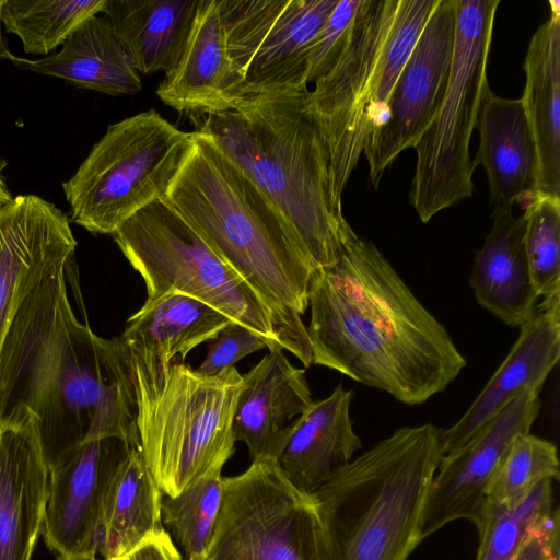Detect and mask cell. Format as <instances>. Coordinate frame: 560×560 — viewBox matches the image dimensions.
I'll return each instance as SVG.
<instances>
[{
	"instance_id": "28",
	"label": "cell",
	"mask_w": 560,
	"mask_h": 560,
	"mask_svg": "<svg viewBox=\"0 0 560 560\" xmlns=\"http://www.w3.org/2000/svg\"><path fill=\"white\" fill-rule=\"evenodd\" d=\"M163 493L148 470L139 447H129L112 470L100 512L97 553L121 558L163 529Z\"/></svg>"
},
{
	"instance_id": "22",
	"label": "cell",
	"mask_w": 560,
	"mask_h": 560,
	"mask_svg": "<svg viewBox=\"0 0 560 560\" xmlns=\"http://www.w3.org/2000/svg\"><path fill=\"white\" fill-rule=\"evenodd\" d=\"M352 399L353 392L338 384L328 397L312 401L291 424L278 462L300 490L314 492L362 447L350 416Z\"/></svg>"
},
{
	"instance_id": "10",
	"label": "cell",
	"mask_w": 560,
	"mask_h": 560,
	"mask_svg": "<svg viewBox=\"0 0 560 560\" xmlns=\"http://www.w3.org/2000/svg\"><path fill=\"white\" fill-rule=\"evenodd\" d=\"M147 288L145 304L170 291L207 303L281 348L275 319L258 294L166 200L156 199L113 234Z\"/></svg>"
},
{
	"instance_id": "5",
	"label": "cell",
	"mask_w": 560,
	"mask_h": 560,
	"mask_svg": "<svg viewBox=\"0 0 560 560\" xmlns=\"http://www.w3.org/2000/svg\"><path fill=\"white\" fill-rule=\"evenodd\" d=\"M442 456L440 428L404 427L326 479L312 493L328 560H408Z\"/></svg>"
},
{
	"instance_id": "25",
	"label": "cell",
	"mask_w": 560,
	"mask_h": 560,
	"mask_svg": "<svg viewBox=\"0 0 560 560\" xmlns=\"http://www.w3.org/2000/svg\"><path fill=\"white\" fill-rule=\"evenodd\" d=\"M10 61L19 68L113 96L135 95L142 88L112 24L100 14L83 22L58 52L36 60L13 55Z\"/></svg>"
},
{
	"instance_id": "35",
	"label": "cell",
	"mask_w": 560,
	"mask_h": 560,
	"mask_svg": "<svg viewBox=\"0 0 560 560\" xmlns=\"http://www.w3.org/2000/svg\"><path fill=\"white\" fill-rule=\"evenodd\" d=\"M208 342L207 355L196 369L199 373L208 376L220 374L257 350L270 348L264 337L236 322H231Z\"/></svg>"
},
{
	"instance_id": "39",
	"label": "cell",
	"mask_w": 560,
	"mask_h": 560,
	"mask_svg": "<svg viewBox=\"0 0 560 560\" xmlns=\"http://www.w3.org/2000/svg\"><path fill=\"white\" fill-rule=\"evenodd\" d=\"M1 168H2V166H0V211L3 208H5L13 199V197L11 196V192L7 188L5 182L2 177Z\"/></svg>"
},
{
	"instance_id": "33",
	"label": "cell",
	"mask_w": 560,
	"mask_h": 560,
	"mask_svg": "<svg viewBox=\"0 0 560 560\" xmlns=\"http://www.w3.org/2000/svg\"><path fill=\"white\" fill-rule=\"evenodd\" d=\"M523 215L534 289L541 301L560 300V198L536 194Z\"/></svg>"
},
{
	"instance_id": "36",
	"label": "cell",
	"mask_w": 560,
	"mask_h": 560,
	"mask_svg": "<svg viewBox=\"0 0 560 560\" xmlns=\"http://www.w3.org/2000/svg\"><path fill=\"white\" fill-rule=\"evenodd\" d=\"M559 510L542 518L532 530L514 560H559Z\"/></svg>"
},
{
	"instance_id": "3",
	"label": "cell",
	"mask_w": 560,
	"mask_h": 560,
	"mask_svg": "<svg viewBox=\"0 0 560 560\" xmlns=\"http://www.w3.org/2000/svg\"><path fill=\"white\" fill-rule=\"evenodd\" d=\"M308 89L191 115L264 191L315 270L335 262L353 229L332 198L329 156L307 107Z\"/></svg>"
},
{
	"instance_id": "38",
	"label": "cell",
	"mask_w": 560,
	"mask_h": 560,
	"mask_svg": "<svg viewBox=\"0 0 560 560\" xmlns=\"http://www.w3.org/2000/svg\"><path fill=\"white\" fill-rule=\"evenodd\" d=\"M2 5L3 0H0V62L2 60H11L13 57V54L9 50L7 43L4 40L3 34H2Z\"/></svg>"
},
{
	"instance_id": "8",
	"label": "cell",
	"mask_w": 560,
	"mask_h": 560,
	"mask_svg": "<svg viewBox=\"0 0 560 560\" xmlns=\"http://www.w3.org/2000/svg\"><path fill=\"white\" fill-rule=\"evenodd\" d=\"M194 147V132L153 109L109 125L62 183L70 220L91 233L112 235L136 212L166 198Z\"/></svg>"
},
{
	"instance_id": "17",
	"label": "cell",
	"mask_w": 560,
	"mask_h": 560,
	"mask_svg": "<svg viewBox=\"0 0 560 560\" xmlns=\"http://www.w3.org/2000/svg\"><path fill=\"white\" fill-rule=\"evenodd\" d=\"M48 480L38 419L25 404H15L0 419V560H31Z\"/></svg>"
},
{
	"instance_id": "21",
	"label": "cell",
	"mask_w": 560,
	"mask_h": 560,
	"mask_svg": "<svg viewBox=\"0 0 560 560\" xmlns=\"http://www.w3.org/2000/svg\"><path fill=\"white\" fill-rule=\"evenodd\" d=\"M231 320L211 305L177 291L143 303L120 336L131 361L154 375L213 339Z\"/></svg>"
},
{
	"instance_id": "7",
	"label": "cell",
	"mask_w": 560,
	"mask_h": 560,
	"mask_svg": "<svg viewBox=\"0 0 560 560\" xmlns=\"http://www.w3.org/2000/svg\"><path fill=\"white\" fill-rule=\"evenodd\" d=\"M77 241L69 218L35 195L0 211V419L11 409L32 335L52 308Z\"/></svg>"
},
{
	"instance_id": "26",
	"label": "cell",
	"mask_w": 560,
	"mask_h": 560,
	"mask_svg": "<svg viewBox=\"0 0 560 560\" xmlns=\"http://www.w3.org/2000/svg\"><path fill=\"white\" fill-rule=\"evenodd\" d=\"M201 0H106L103 14L138 72L172 71Z\"/></svg>"
},
{
	"instance_id": "32",
	"label": "cell",
	"mask_w": 560,
	"mask_h": 560,
	"mask_svg": "<svg viewBox=\"0 0 560 560\" xmlns=\"http://www.w3.org/2000/svg\"><path fill=\"white\" fill-rule=\"evenodd\" d=\"M560 465L557 446L539 436L526 433L517 436L490 482L486 501L513 508L539 483L558 481Z\"/></svg>"
},
{
	"instance_id": "30",
	"label": "cell",
	"mask_w": 560,
	"mask_h": 560,
	"mask_svg": "<svg viewBox=\"0 0 560 560\" xmlns=\"http://www.w3.org/2000/svg\"><path fill=\"white\" fill-rule=\"evenodd\" d=\"M222 498V471L207 475L177 497L163 494L162 525L185 560H206Z\"/></svg>"
},
{
	"instance_id": "34",
	"label": "cell",
	"mask_w": 560,
	"mask_h": 560,
	"mask_svg": "<svg viewBox=\"0 0 560 560\" xmlns=\"http://www.w3.org/2000/svg\"><path fill=\"white\" fill-rule=\"evenodd\" d=\"M361 0H338L311 50L306 84H314L339 57Z\"/></svg>"
},
{
	"instance_id": "23",
	"label": "cell",
	"mask_w": 560,
	"mask_h": 560,
	"mask_svg": "<svg viewBox=\"0 0 560 560\" xmlns=\"http://www.w3.org/2000/svg\"><path fill=\"white\" fill-rule=\"evenodd\" d=\"M524 215L512 208L492 212V226L476 253L469 278L477 303L504 324L520 328L536 312L534 289L524 246Z\"/></svg>"
},
{
	"instance_id": "13",
	"label": "cell",
	"mask_w": 560,
	"mask_h": 560,
	"mask_svg": "<svg viewBox=\"0 0 560 560\" xmlns=\"http://www.w3.org/2000/svg\"><path fill=\"white\" fill-rule=\"evenodd\" d=\"M206 560H328L313 493L277 459L223 477V498Z\"/></svg>"
},
{
	"instance_id": "4",
	"label": "cell",
	"mask_w": 560,
	"mask_h": 560,
	"mask_svg": "<svg viewBox=\"0 0 560 560\" xmlns=\"http://www.w3.org/2000/svg\"><path fill=\"white\" fill-rule=\"evenodd\" d=\"M19 402L38 419L48 464L91 440L114 438L139 447L129 353L120 337H100L78 319L67 283L32 335L12 407Z\"/></svg>"
},
{
	"instance_id": "29",
	"label": "cell",
	"mask_w": 560,
	"mask_h": 560,
	"mask_svg": "<svg viewBox=\"0 0 560 560\" xmlns=\"http://www.w3.org/2000/svg\"><path fill=\"white\" fill-rule=\"evenodd\" d=\"M106 0H3L2 24L28 54L49 55L88 19L103 12Z\"/></svg>"
},
{
	"instance_id": "37",
	"label": "cell",
	"mask_w": 560,
	"mask_h": 560,
	"mask_svg": "<svg viewBox=\"0 0 560 560\" xmlns=\"http://www.w3.org/2000/svg\"><path fill=\"white\" fill-rule=\"evenodd\" d=\"M122 560H185L171 537L162 530L147 537Z\"/></svg>"
},
{
	"instance_id": "31",
	"label": "cell",
	"mask_w": 560,
	"mask_h": 560,
	"mask_svg": "<svg viewBox=\"0 0 560 560\" xmlns=\"http://www.w3.org/2000/svg\"><path fill=\"white\" fill-rule=\"evenodd\" d=\"M556 509L550 480L513 508L485 501L474 523L479 534L475 560H514L534 527Z\"/></svg>"
},
{
	"instance_id": "6",
	"label": "cell",
	"mask_w": 560,
	"mask_h": 560,
	"mask_svg": "<svg viewBox=\"0 0 560 560\" xmlns=\"http://www.w3.org/2000/svg\"><path fill=\"white\" fill-rule=\"evenodd\" d=\"M131 365L139 448L162 493L177 497L222 471L235 451L233 417L243 375L231 366L208 376L184 362L149 375Z\"/></svg>"
},
{
	"instance_id": "24",
	"label": "cell",
	"mask_w": 560,
	"mask_h": 560,
	"mask_svg": "<svg viewBox=\"0 0 560 560\" xmlns=\"http://www.w3.org/2000/svg\"><path fill=\"white\" fill-rule=\"evenodd\" d=\"M533 34L521 97L537 153L535 195L560 198V2Z\"/></svg>"
},
{
	"instance_id": "15",
	"label": "cell",
	"mask_w": 560,
	"mask_h": 560,
	"mask_svg": "<svg viewBox=\"0 0 560 560\" xmlns=\"http://www.w3.org/2000/svg\"><path fill=\"white\" fill-rule=\"evenodd\" d=\"M540 406L539 392L521 393L466 443L442 457L424 505L422 539L451 522L477 521L490 482L515 439L530 432Z\"/></svg>"
},
{
	"instance_id": "2",
	"label": "cell",
	"mask_w": 560,
	"mask_h": 560,
	"mask_svg": "<svg viewBox=\"0 0 560 560\" xmlns=\"http://www.w3.org/2000/svg\"><path fill=\"white\" fill-rule=\"evenodd\" d=\"M166 200L270 311L282 350L306 368L312 350L302 315L315 268L289 224L248 174L205 132Z\"/></svg>"
},
{
	"instance_id": "12",
	"label": "cell",
	"mask_w": 560,
	"mask_h": 560,
	"mask_svg": "<svg viewBox=\"0 0 560 560\" xmlns=\"http://www.w3.org/2000/svg\"><path fill=\"white\" fill-rule=\"evenodd\" d=\"M338 0H218L229 72L226 110L242 102L308 89L313 45Z\"/></svg>"
},
{
	"instance_id": "18",
	"label": "cell",
	"mask_w": 560,
	"mask_h": 560,
	"mask_svg": "<svg viewBox=\"0 0 560 560\" xmlns=\"http://www.w3.org/2000/svg\"><path fill=\"white\" fill-rule=\"evenodd\" d=\"M559 358L560 300L541 301L534 315L520 327L517 340L468 409L454 424L442 430L443 456L466 443L521 393H540Z\"/></svg>"
},
{
	"instance_id": "1",
	"label": "cell",
	"mask_w": 560,
	"mask_h": 560,
	"mask_svg": "<svg viewBox=\"0 0 560 560\" xmlns=\"http://www.w3.org/2000/svg\"><path fill=\"white\" fill-rule=\"evenodd\" d=\"M308 307L313 364L408 406L445 390L466 366L446 328L354 231L338 259L314 271Z\"/></svg>"
},
{
	"instance_id": "20",
	"label": "cell",
	"mask_w": 560,
	"mask_h": 560,
	"mask_svg": "<svg viewBox=\"0 0 560 560\" xmlns=\"http://www.w3.org/2000/svg\"><path fill=\"white\" fill-rule=\"evenodd\" d=\"M476 129L479 145L472 165L486 172L493 210L526 207L535 197L537 153L521 98L501 97L488 88Z\"/></svg>"
},
{
	"instance_id": "9",
	"label": "cell",
	"mask_w": 560,
	"mask_h": 560,
	"mask_svg": "<svg viewBox=\"0 0 560 560\" xmlns=\"http://www.w3.org/2000/svg\"><path fill=\"white\" fill-rule=\"evenodd\" d=\"M499 4L500 0H455V42L445 92L413 147L409 199L423 223L472 195L469 143L489 88L487 66Z\"/></svg>"
},
{
	"instance_id": "19",
	"label": "cell",
	"mask_w": 560,
	"mask_h": 560,
	"mask_svg": "<svg viewBox=\"0 0 560 560\" xmlns=\"http://www.w3.org/2000/svg\"><path fill=\"white\" fill-rule=\"evenodd\" d=\"M303 369L283 350H269L243 375L234 417L235 441L245 443L252 462L279 459L293 421L312 404Z\"/></svg>"
},
{
	"instance_id": "11",
	"label": "cell",
	"mask_w": 560,
	"mask_h": 560,
	"mask_svg": "<svg viewBox=\"0 0 560 560\" xmlns=\"http://www.w3.org/2000/svg\"><path fill=\"white\" fill-rule=\"evenodd\" d=\"M399 0H361L346 44L331 68L306 92L307 107L329 156L334 202L378 126V92Z\"/></svg>"
},
{
	"instance_id": "16",
	"label": "cell",
	"mask_w": 560,
	"mask_h": 560,
	"mask_svg": "<svg viewBox=\"0 0 560 560\" xmlns=\"http://www.w3.org/2000/svg\"><path fill=\"white\" fill-rule=\"evenodd\" d=\"M129 447L114 438L91 440L48 464L42 534L58 560H95L104 488Z\"/></svg>"
},
{
	"instance_id": "27",
	"label": "cell",
	"mask_w": 560,
	"mask_h": 560,
	"mask_svg": "<svg viewBox=\"0 0 560 560\" xmlns=\"http://www.w3.org/2000/svg\"><path fill=\"white\" fill-rule=\"evenodd\" d=\"M228 72L225 33L218 0H201L183 55L164 75L156 95L166 105L190 115L224 112Z\"/></svg>"
},
{
	"instance_id": "14",
	"label": "cell",
	"mask_w": 560,
	"mask_h": 560,
	"mask_svg": "<svg viewBox=\"0 0 560 560\" xmlns=\"http://www.w3.org/2000/svg\"><path fill=\"white\" fill-rule=\"evenodd\" d=\"M455 31V0H439L392 90L384 122L373 130L364 150L369 182L375 188L433 119L448 79Z\"/></svg>"
}]
</instances>
